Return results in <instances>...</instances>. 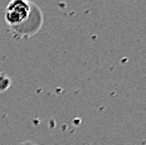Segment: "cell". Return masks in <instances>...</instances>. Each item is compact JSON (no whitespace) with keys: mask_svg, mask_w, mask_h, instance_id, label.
<instances>
[{"mask_svg":"<svg viewBox=\"0 0 146 145\" xmlns=\"http://www.w3.org/2000/svg\"><path fill=\"white\" fill-rule=\"evenodd\" d=\"M33 4L28 0H11L5 9V22L10 28L19 27L29 18Z\"/></svg>","mask_w":146,"mask_h":145,"instance_id":"1","label":"cell"},{"mask_svg":"<svg viewBox=\"0 0 146 145\" xmlns=\"http://www.w3.org/2000/svg\"><path fill=\"white\" fill-rule=\"evenodd\" d=\"M10 86V78L7 74H0V92L7 91Z\"/></svg>","mask_w":146,"mask_h":145,"instance_id":"2","label":"cell"},{"mask_svg":"<svg viewBox=\"0 0 146 145\" xmlns=\"http://www.w3.org/2000/svg\"><path fill=\"white\" fill-rule=\"evenodd\" d=\"M19 145H34V144H33V143H30V141H24V143L19 144Z\"/></svg>","mask_w":146,"mask_h":145,"instance_id":"3","label":"cell"}]
</instances>
